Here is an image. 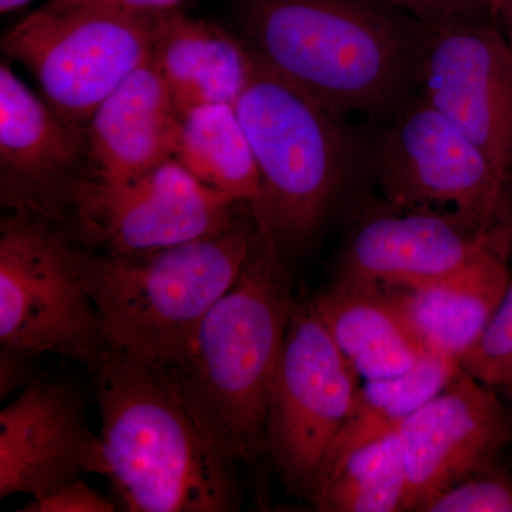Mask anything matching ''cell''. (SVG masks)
Instances as JSON below:
<instances>
[{
    "instance_id": "8fae6325",
    "label": "cell",
    "mask_w": 512,
    "mask_h": 512,
    "mask_svg": "<svg viewBox=\"0 0 512 512\" xmlns=\"http://www.w3.org/2000/svg\"><path fill=\"white\" fill-rule=\"evenodd\" d=\"M423 97L512 174V55L491 26L448 22L421 33Z\"/></svg>"
},
{
    "instance_id": "7c38bea8",
    "label": "cell",
    "mask_w": 512,
    "mask_h": 512,
    "mask_svg": "<svg viewBox=\"0 0 512 512\" xmlns=\"http://www.w3.org/2000/svg\"><path fill=\"white\" fill-rule=\"evenodd\" d=\"M407 493L403 510H421L441 491L490 466L512 440V416L490 389L460 373L399 431Z\"/></svg>"
},
{
    "instance_id": "d6986e66",
    "label": "cell",
    "mask_w": 512,
    "mask_h": 512,
    "mask_svg": "<svg viewBox=\"0 0 512 512\" xmlns=\"http://www.w3.org/2000/svg\"><path fill=\"white\" fill-rule=\"evenodd\" d=\"M311 305L365 380L402 375L427 353L383 289L336 284Z\"/></svg>"
},
{
    "instance_id": "4dcf8cb0",
    "label": "cell",
    "mask_w": 512,
    "mask_h": 512,
    "mask_svg": "<svg viewBox=\"0 0 512 512\" xmlns=\"http://www.w3.org/2000/svg\"><path fill=\"white\" fill-rule=\"evenodd\" d=\"M404 2H407V0H404ZM413 2H419V0H413ZM478 2V0H477Z\"/></svg>"
},
{
    "instance_id": "7a4b0ae2",
    "label": "cell",
    "mask_w": 512,
    "mask_h": 512,
    "mask_svg": "<svg viewBox=\"0 0 512 512\" xmlns=\"http://www.w3.org/2000/svg\"><path fill=\"white\" fill-rule=\"evenodd\" d=\"M92 369L107 476L128 511L237 510L232 461L157 370L111 346Z\"/></svg>"
},
{
    "instance_id": "9a60e30c",
    "label": "cell",
    "mask_w": 512,
    "mask_h": 512,
    "mask_svg": "<svg viewBox=\"0 0 512 512\" xmlns=\"http://www.w3.org/2000/svg\"><path fill=\"white\" fill-rule=\"evenodd\" d=\"M86 143L13 73L0 64L2 202L60 220L70 188L84 174Z\"/></svg>"
},
{
    "instance_id": "3957f363",
    "label": "cell",
    "mask_w": 512,
    "mask_h": 512,
    "mask_svg": "<svg viewBox=\"0 0 512 512\" xmlns=\"http://www.w3.org/2000/svg\"><path fill=\"white\" fill-rule=\"evenodd\" d=\"M255 56L335 114L379 111L419 69L421 33L357 0H241Z\"/></svg>"
},
{
    "instance_id": "cb8c5ba5",
    "label": "cell",
    "mask_w": 512,
    "mask_h": 512,
    "mask_svg": "<svg viewBox=\"0 0 512 512\" xmlns=\"http://www.w3.org/2000/svg\"><path fill=\"white\" fill-rule=\"evenodd\" d=\"M488 467L441 491L420 511L512 512V480L503 474L487 473Z\"/></svg>"
},
{
    "instance_id": "277c9868",
    "label": "cell",
    "mask_w": 512,
    "mask_h": 512,
    "mask_svg": "<svg viewBox=\"0 0 512 512\" xmlns=\"http://www.w3.org/2000/svg\"><path fill=\"white\" fill-rule=\"evenodd\" d=\"M255 235L251 210L228 228L170 247L113 255L79 242L80 274L111 348L157 372L177 366L202 320L237 281Z\"/></svg>"
},
{
    "instance_id": "ac0fdd59",
    "label": "cell",
    "mask_w": 512,
    "mask_h": 512,
    "mask_svg": "<svg viewBox=\"0 0 512 512\" xmlns=\"http://www.w3.org/2000/svg\"><path fill=\"white\" fill-rule=\"evenodd\" d=\"M153 62L180 116L212 104L234 106L254 73L247 40L180 9L161 13Z\"/></svg>"
},
{
    "instance_id": "9c48e42d",
    "label": "cell",
    "mask_w": 512,
    "mask_h": 512,
    "mask_svg": "<svg viewBox=\"0 0 512 512\" xmlns=\"http://www.w3.org/2000/svg\"><path fill=\"white\" fill-rule=\"evenodd\" d=\"M242 204L200 183L173 158L123 181L84 174L70 188L63 214L70 211L87 247L121 255L214 234L238 220Z\"/></svg>"
},
{
    "instance_id": "8992f818",
    "label": "cell",
    "mask_w": 512,
    "mask_h": 512,
    "mask_svg": "<svg viewBox=\"0 0 512 512\" xmlns=\"http://www.w3.org/2000/svg\"><path fill=\"white\" fill-rule=\"evenodd\" d=\"M79 242L59 221L13 210L0 222V343L94 367L110 349L77 261Z\"/></svg>"
},
{
    "instance_id": "484cf974",
    "label": "cell",
    "mask_w": 512,
    "mask_h": 512,
    "mask_svg": "<svg viewBox=\"0 0 512 512\" xmlns=\"http://www.w3.org/2000/svg\"><path fill=\"white\" fill-rule=\"evenodd\" d=\"M183 0H47L50 6H72L96 3V5L114 6L138 13H164L178 9Z\"/></svg>"
},
{
    "instance_id": "d4e9b609",
    "label": "cell",
    "mask_w": 512,
    "mask_h": 512,
    "mask_svg": "<svg viewBox=\"0 0 512 512\" xmlns=\"http://www.w3.org/2000/svg\"><path fill=\"white\" fill-rule=\"evenodd\" d=\"M114 504L84 483L83 478L67 484L49 497L32 500L20 511L26 512H113Z\"/></svg>"
},
{
    "instance_id": "7402d4cb",
    "label": "cell",
    "mask_w": 512,
    "mask_h": 512,
    "mask_svg": "<svg viewBox=\"0 0 512 512\" xmlns=\"http://www.w3.org/2000/svg\"><path fill=\"white\" fill-rule=\"evenodd\" d=\"M407 493L399 434L353 448L320 467L311 493L326 512L402 511Z\"/></svg>"
},
{
    "instance_id": "6da1fadb",
    "label": "cell",
    "mask_w": 512,
    "mask_h": 512,
    "mask_svg": "<svg viewBox=\"0 0 512 512\" xmlns=\"http://www.w3.org/2000/svg\"><path fill=\"white\" fill-rule=\"evenodd\" d=\"M254 217V245L237 281L202 320L184 359L158 372L211 443L244 463L266 451L269 394L296 308L281 247Z\"/></svg>"
},
{
    "instance_id": "52a82bcc",
    "label": "cell",
    "mask_w": 512,
    "mask_h": 512,
    "mask_svg": "<svg viewBox=\"0 0 512 512\" xmlns=\"http://www.w3.org/2000/svg\"><path fill=\"white\" fill-rule=\"evenodd\" d=\"M160 15L46 3L5 33L2 49L30 70L50 107L84 136L97 107L153 57Z\"/></svg>"
},
{
    "instance_id": "e0dca14e",
    "label": "cell",
    "mask_w": 512,
    "mask_h": 512,
    "mask_svg": "<svg viewBox=\"0 0 512 512\" xmlns=\"http://www.w3.org/2000/svg\"><path fill=\"white\" fill-rule=\"evenodd\" d=\"M510 245L488 249L454 274L383 289L427 352L463 360L481 338L510 284Z\"/></svg>"
},
{
    "instance_id": "f1b7e54d",
    "label": "cell",
    "mask_w": 512,
    "mask_h": 512,
    "mask_svg": "<svg viewBox=\"0 0 512 512\" xmlns=\"http://www.w3.org/2000/svg\"><path fill=\"white\" fill-rule=\"evenodd\" d=\"M30 2H33V0H0V12H13V10L22 9Z\"/></svg>"
},
{
    "instance_id": "30bf717a",
    "label": "cell",
    "mask_w": 512,
    "mask_h": 512,
    "mask_svg": "<svg viewBox=\"0 0 512 512\" xmlns=\"http://www.w3.org/2000/svg\"><path fill=\"white\" fill-rule=\"evenodd\" d=\"M377 183L396 211L448 208L505 227L511 175L423 97L402 111L377 153Z\"/></svg>"
},
{
    "instance_id": "1f68e13d",
    "label": "cell",
    "mask_w": 512,
    "mask_h": 512,
    "mask_svg": "<svg viewBox=\"0 0 512 512\" xmlns=\"http://www.w3.org/2000/svg\"><path fill=\"white\" fill-rule=\"evenodd\" d=\"M478 3H480V2H478Z\"/></svg>"
},
{
    "instance_id": "ba28073f",
    "label": "cell",
    "mask_w": 512,
    "mask_h": 512,
    "mask_svg": "<svg viewBox=\"0 0 512 512\" xmlns=\"http://www.w3.org/2000/svg\"><path fill=\"white\" fill-rule=\"evenodd\" d=\"M359 376L311 302L296 306L269 394L266 451L286 483L311 493L355 404Z\"/></svg>"
},
{
    "instance_id": "f546056e",
    "label": "cell",
    "mask_w": 512,
    "mask_h": 512,
    "mask_svg": "<svg viewBox=\"0 0 512 512\" xmlns=\"http://www.w3.org/2000/svg\"><path fill=\"white\" fill-rule=\"evenodd\" d=\"M480 2V5L483 6L485 10H487L488 13H490V16H494L495 10H497L498 3H500V0H478Z\"/></svg>"
},
{
    "instance_id": "2e32d148",
    "label": "cell",
    "mask_w": 512,
    "mask_h": 512,
    "mask_svg": "<svg viewBox=\"0 0 512 512\" xmlns=\"http://www.w3.org/2000/svg\"><path fill=\"white\" fill-rule=\"evenodd\" d=\"M181 116L153 57L107 97L84 130L90 177L123 181L173 160Z\"/></svg>"
},
{
    "instance_id": "603a6c76",
    "label": "cell",
    "mask_w": 512,
    "mask_h": 512,
    "mask_svg": "<svg viewBox=\"0 0 512 512\" xmlns=\"http://www.w3.org/2000/svg\"><path fill=\"white\" fill-rule=\"evenodd\" d=\"M461 366L487 386H512V276L497 311Z\"/></svg>"
},
{
    "instance_id": "44dd1931",
    "label": "cell",
    "mask_w": 512,
    "mask_h": 512,
    "mask_svg": "<svg viewBox=\"0 0 512 512\" xmlns=\"http://www.w3.org/2000/svg\"><path fill=\"white\" fill-rule=\"evenodd\" d=\"M461 369L460 360L427 352L402 375L366 380L357 390L352 412L323 464L362 444L397 433L404 421L437 396Z\"/></svg>"
},
{
    "instance_id": "5bb4252c",
    "label": "cell",
    "mask_w": 512,
    "mask_h": 512,
    "mask_svg": "<svg viewBox=\"0 0 512 512\" xmlns=\"http://www.w3.org/2000/svg\"><path fill=\"white\" fill-rule=\"evenodd\" d=\"M84 474H109L103 443L69 384L37 379L0 413V497H49Z\"/></svg>"
},
{
    "instance_id": "4fadbf2b",
    "label": "cell",
    "mask_w": 512,
    "mask_h": 512,
    "mask_svg": "<svg viewBox=\"0 0 512 512\" xmlns=\"http://www.w3.org/2000/svg\"><path fill=\"white\" fill-rule=\"evenodd\" d=\"M511 245V232L457 211H396L360 225L336 284L407 288L454 274L488 249Z\"/></svg>"
},
{
    "instance_id": "83f0119b",
    "label": "cell",
    "mask_w": 512,
    "mask_h": 512,
    "mask_svg": "<svg viewBox=\"0 0 512 512\" xmlns=\"http://www.w3.org/2000/svg\"><path fill=\"white\" fill-rule=\"evenodd\" d=\"M512 55V0H500L493 16Z\"/></svg>"
},
{
    "instance_id": "5b68a950",
    "label": "cell",
    "mask_w": 512,
    "mask_h": 512,
    "mask_svg": "<svg viewBox=\"0 0 512 512\" xmlns=\"http://www.w3.org/2000/svg\"><path fill=\"white\" fill-rule=\"evenodd\" d=\"M234 107L261 177L252 212L271 228L279 247L302 244L325 217L345 174L349 138L339 114L258 57Z\"/></svg>"
},
{
    "instance_id": "4316f807",
    "label": "cell",
    "mask_w": 512,
    "mask_h": 512,
    "mask_svg": "<svg viewBox=\"0 0 512 512\" xmlns=\"http://www.w3.org/2000/svg\"><path fill=\"white\" fill-rule=\"evenodd\" d=\"M28 355H23V353L12 352V350L2 349V365H0V384H2V389H0V396L3 397L8 396L13 389L20 382H22L23 377L26 375V366L23 363V357Z\"/></svg>"
},
{
    "instance_id": "ffe728a7",
    "label": "cell",
    "mask_w": 512,
    "mask_h": 512,
    "mask_svg": "<svg viewBox=\"0 0 512 512\" xmlns=\"http://www.w3.org/2000/svg\"><path fill=\"white\" fill-rule=\"evenodd\" d=\"M174 160L211 190L235 202L252 204L261 177L235 107L212 104L181 117Z\"/></svg>"
}]
</instances>
